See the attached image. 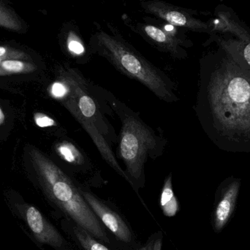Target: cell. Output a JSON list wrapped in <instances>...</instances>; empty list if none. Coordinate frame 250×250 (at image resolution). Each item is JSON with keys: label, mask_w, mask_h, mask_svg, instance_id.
Returning <instances> with one entry per match:
<instances>
[{"label": "cell", "mask_w": 250, "mask_h": 250, "mask_svg": "<svg viewBox=\"0 0 250 250\" xmlns=\"http://www.w3.org/2000/svg\"><path fill=\"white\" fill-rule=\"evenodd\" d=\"M0 26L18 32H23L24 29L19 16L1 2H0Z\"/></svg>", "instance_id": "obj_16"}, {"label": "cell", "mask_w": 250, "mask_h": 250, "mask_svg": "<svg viewBox=\"0 0 250 250\" xmlns=\"http://www.w3.org/2000/svg\"><path fill=\"white\" fill-rule=\"evenodd\" d=\"M64 45L66 52L76 63L83 65L89 63L92 54L82 39L77 26L70 25L66 29Z\"/></svg>", "instance_id": "obj_12"}, {"label": "cell", "mask_w": 250, "mask_h": 250, "mask_svg": "<svg viewBox=\"0 0 250 250\" xmlns=\"http://www.w3.org/2000/svg\"><path fill=\"white\" fill-rule=\"evenodd\" d=\"M208 44L199 60L195 114L219 149L250 153V71L218 44Z\"/></svg>", "instance_id": "obj_1"}, {"label": "cell", "mask_w": 250, "mask_h": 250, "mask_svg": "<svg viewBox=\"0 0 250 250\" xmlns=\"http://www.w3.org/2000/svg\"><path fill=\"white\" fill-rule=\"evenodd\" d=\"M241 187V180L236 178L226 179L219 186L215 195L211 223L214 231L220 233L231 218Z\"/></svg>", "instance_id": "obj_10"}, {"label": "cell", "mask_w": 250, "mask_h": 250, "mask_svg": "<svg viewBox=\"0 0 250 250\" xmlns=\"http://www.w3.org/2000/svg\"><path fill=\"white\" fill-rule=\"evenodd\" d=\"M140 4L146 13L172 26L201 33L209 35L211 33L209 22H204L195 17L196 12L193 10L169 4L161 0H143L140 1Z\"/></svg>", "instance_id": "obj_9"}, {"label": "cell", "mask_w": 250, "mask_h": 250, "mask_svg": "<svg viewBox=\"0 0 250 250\" xmlns=\"http://www.w3.org/2000/svg\"><path fill=\"white\" fill-rule=\"evenodd\" d=\"M34 120H35V124L41 128H48L57 126V122L54 119L41 113H35L34 115Z\"/></svg>", "instance_id": "obj_19"}, {"label": "cell", "mask_w": 250, "mask_h": 250, "mask_svg": "<svg viewBox=\"0 0 250 250\" xmlns=\"http://www.w3.org/2000/svg\"><path fill=\"white\" fill-rule=\"evenodd\" d=\"M160 206L165 215L169 217L176 215L179 210L178 201L175 197L173 187H172L171 175H169L165 182L164 186L162 191Z\"/></svg>", "instance_id": "obj_14"}, {"label": "cell", "mask_w": 250, "mask_h": 250, "mask_svg": "<svg viewBox=\"0 0 250 250\" xmlns=\"http://www.w3.org/2000/svg\"><path fill=\"white\" fill-rule=\"evenodd\" d=\"M83 198L98 220L121 242L129 243L132 233L128 226L119 214L108 208L102 201L89 192L81 191Z\"/></svg>", "instance_id": "obj_11"}, {"label": "cell", "mask_w": 250, "mask_h": 250, "mask_svg": "<svg viewBox=\"0 0 250 250\" xmlns=\"http://www.w3.org/2000/svg\"><path fill=\"white\" fill-rule=\"evenodd\" d=\"M111 106L120 119L121 129L118 135V154L126 166V172L135 180L144 174L147 158L161 155L167 139L161 130H154L143 120L137 112L114 95Z\"/></svg>", "instance_id": "obj_5"}, {"label": "cell", "mask_w": 250, "mask_h": 250, "mask_svg": "<svg viewBox=\"0 0 250 250\" xmlns=\"http://www.w3.org/2000/svg\"><path fill=\"white\" fill-rule=\"evenodd\" d=\"M162 239H151L145 246L143 247L140 250H161Z\"/></svg>", "instance_id": "obj_20"}, {"label": "cell", "mask_w": 250, "mask_h": 250, "mask_svg": "<svg viewBox=\"0 0 250 250\" xmlns=\"http://www.w3.org/2000/svg\"><path fill=\"white\" fill-rule=\"evenodd\" d=\"M2 195L10 214L35 245L39 247L46 245L55 250H70L60 231L18 191L9 188L3 191Z\"/></svg>", "instance_id": "obj_6"}, {"label": "cell", "mask_w": 250, "mask_h": 250, "mask_svg": "<svg viewBox=\"0 0 250 250\" xmlns=\"http://www.w3.org/2000/svg\"><path fill=\"white\" fill-rule=\"evenodd\" d=\"M73 232L75 239L84 250H111L79 226H74Z\"/></svg>", "instance_id": "obj_17"}, {"label": "cell", "mask_w": 250, "mask_h": 250, "mask_svg": "<svg viewBox=\"0 0 250 250\" xmlns=\"http://www.w3.org/2000/svg\"><path fill=\"white\" fill-rule=\"evenodd\" d=\"M57 155L67 164L83 166L86 163V157L80 148L70 139H63L54 145Z\"/></svg>", "instance_id": "obj_13"}, {"label": "cell", "mask_w": 250, "mask_h": 250, "mask_svg": "<svg viewBox=\"0 0 250 250\" xmlns=\"http://www.w3.org/2000/svg\"><path fill=\"white\" fill-rule=\"evenodd\" d=\"M214 14L209 21L211 33L207 41L223 47L250 71V28L224 4L217 6Z\"/></svg>", "instance_id": "obj_7"}, {"label": "cell", "mask_w": 250, "mask_h": 250, "mask_svg": "<svg viewBox=\"0 0 250 250\" xmlns=\"http://www.w3.org/2000/svg\"><path fill=\"white\" fill-rule=\"evenodd\" d=\"M29 59L30 56L26 54L24 51L11 47L0 45V62L5 60H21L28 61Z\"/></svg>", "instance_id": "obj_18"}, {"label": "cell", "mask_w": 250, "mask_h": 250, "mask_svg": "<svg viewBox=\"0 0 250 250\" xmlns=\"http://www.w3.org/2000/svg\"><path fill=\"white\" fill-rule=\"evenodd\" d=\"M50 95L58 101L87 133L104 160L129 181L113 151L118 135L109 117L116 116L111 106L114 94L89 80L79 69L68 63L59 66Z\"/></svg>", "instance_id": "obj_2"}, {"label": "cell", "mask_w": 250, "mask_h": 250, "mask_svg": "<svg viewBox=\"0 0 250 250\" xmlns=\"http://www.w3.org/2000/svg\"><path fill=\"white\" fill-rule=\"evenodd\" d=\"M4 120H5V115H4L2 110H1V107H0V126L3 124Z\"/></svg>", "instance_id": "obj_21"}, {"label": "cell", "mask_w": 250, "mask_h": 250, "mask_svg": "<svg viewBox=\"0 0 250 250\" xmlns=\"http://www.w3.org/2000/svg\"><path fill=\"white\" fill-rule=\"evenodd\" d=\"M125 23L135 33L162 52L173 58L183 60L188 57L186 48L193 45L184 33V29L172 26L163 21L144 18V22H135L124 18Z\"/></svg>", "instance_id": "obj_8"}, {"label": "cell", "mask_w": 250, "mask_h": 250, "mask_svg": "<svg viewBox=\"0 0 250 250\" xmlns=\"http://www.w3.org/2000/svg\"><path fill=\"white\" fill-rule=\"evenodd\" d=\"M26 179L54 209L68 217L101 242L109 239L82 192L68 176L49 157L35 147L26 149L24 159Z\"/></svg>", "instance_id": "obj_3"}, {"label": "cell", "mask_w": 250, "mask_h": 250, "mask_svg": "<svg viewBox=\"0 0 250 250\" xmlns=\"http://www.w3.org/2000/svg\"><path fill=\"white\" fill-rule=\"evenodd\" d=\"M36 65L26 60H5L0 62V76L35 71Z\"/></svg>", "instance_id": "obj_15"}, {"label": "cell", "mask_w": 250, "mask_h": 250, "mask_svg": "<svg viewBox=\"0 0 250 250\" xmlns=\"http://www.w3.org/2000/svg\"><path fill=\"white\" fill-rule=\"evenodd\" d=\"M95 26L89 41L91 54L106 60L118 71L145 86L159 99L169 104L179 101L174 82L137 51L115 28L107 24L108 29H105L98 23Z\"/></svg>", "instance_id": "obj_4"}]
</instances>
